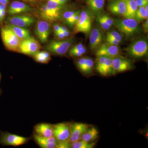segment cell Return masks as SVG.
<instances>
[{"label": "cell", "instance_id": "obj_38", "mask_svg": "<svg viewBox=\"0 0 148 148\" xmlns=\"http://www.w3.org/2000/svg\"><path fill=\"white\" fill-rule=\"evenodd\" d=\"M86 49L84 47L81 50L69 54L71 56H73V57H79V56H82L83 55L85 54L86 52Z\"/></svg>", "mask_w": 148, "mask_h": 148}, {"label": "cell", "instance_id": "obj_26", "mask_svg": "<svg viewBox=\"0 0 148 148\" xmlns=\"http://www.w3.org/2000/svg\"><path fill=\"white\" fill-rule=\"evenodd\" d=\"M95 145V143H88L80 140L72 143L71 148H92Z\"/></svg>", "mask_w": 148, "mask_h": 148}, {"label": "cell", "instance_id": "obj_22", "mask_svg": "<svg viewBox=\"0 0 148 148\" xmlns=\"http://www.w3.org/2000/svg\"><path fill=\"white\" fill-rule=\"evenodd\" d=\"M125 1L127 10L124 17L125 18H135V14L138 8L135 0H125Z\"/></svg>", "mask_w": 148, "mask_h": 148}, {"label": "cell", "instance_id": "obj_28", "mask_svg": "<svg viewBox=\"0 0 148 148\" xmlns=\"http://www.w3.org/2000/svg\"><path fill=\"white\" fill-rule=\"evenodd\" d=\"M40 14L42 18L46 21H53L46 5H43L41 7L40 9Z\"/></svg>", "mask_w": 148, "mask_h": 148}, {"label": "cell", "instance_id": "obj_44", "mask_svg": "<svg viewBox=\"0 0 148 148\" xmlns=\"http://www.w3.org/2000/svg\"><path fill=\"white\" fill-rule=\"evenodd\" d=\"M143 27L144 28V31L146 33H147L148 31V20L146 19V21L143 24Z\"/></svg>", "mask_w": 148, "mask_h": 148}, {"label": "cell", "instance_id": "obj_37", "mask_svg": "<svg viewBox=\"0 0 148 148\" xmlns=\"http://www.w3.org/2000/svg\"><path fill=\"white\" fill-rule=\"evenodd\" d=\"M84 47V46L82 43L79 44L77 45L74 46L69 50V53L71 54V53H73V52L79 51L81 50Z\"/></svg>", "mask_w": 148, "mask_h": 148}, {"label": "cell", "instance_id": "obj_24", "mask_svg": "<svg viewBox=\"0 0 148 148\" xmlns=\"http://www.w3.org/2000/svg\"><path fill=\"white\" fill-rule=\"evenodd\" d=\"M33 56L35 61L41 64H48L51 59L50 53L46 51H39Z\"/></svg>", "mask_w": 148, "mask_h": 148}, {"label": "cell", "instance_id": "obj_17", "mask_svg": "<svg viewBox=\"0 0 148 148\" xmlns=\"http://www.w3.org/2000/svg\"><path fill=\"white\" fill-rule=\"evenodd\" d=\"M36 134L41 137L49 138L53 136V125L47 123H41L34 126Z\"/></svg>", "mask_w": 148, "mask_h": 148}, {"label": "cell", "instance_id": "obj_32", "mask_svg": "<svg viewBox=\"0 0 148 148\" xmlns=\"http://www.w3.org/2000/svg\"><path fill=\"white\" fill-rule=\"evenodd\" d=\"M80 13V11L79 10L76 11L73 16H72L71 19L67 22V24L71 27H73L75 25L79 18Z\"/></svg>", "mask_w": 148, "mask_h": 148}, {"label": "cell", "instance_id": "obj_14", "mask_svg": "<svg viewBox=\"0 0 148 148\" xmlns=\"http://www.w3.org/2000/svg\"><path fill=\"white\" fill-rule=\"evenodd\" d=\"M108 9L115 15L124 16L127 10L125 0H114L109 4Z\"/></svg>", "mask_w": 148, "mask_h": 148}, {"label": "cell", "instance_id": "obj_6", "mask_svg": "<svg viewBox=\"0 0 148 148\" xmlns=\"http://www.w3.org/2000/svg\"><path fill=\"white\" fill-rule=\"evenodd\" d=\"M72 44V40H52L47 46L46 49L56 55H63L68 51Z\"/></svg>", "mask_w": 148, "mask_h": 148}, {"label": "cell", "instance_id": "obj_36", "mask_svg": "<svg viewBox=\"0 0 148 148\" xmlns=\"http://www.w3.org/2000/svg\"><path fill=\"white\" fill-rule=\"evenodd\" d=\"M87 58L86 57L79 58L77 62V66L78 68L81 71H82L85 65L86 64Z\"/></svg>", "mask_w": 148, "mask_h": 148}, {"label": "cell", "instance_id": "obj_19", "mask_svg": "<svg viewBox=\"0 0 148 148\" xmlns=\"http://www.w3.org/2000/svg\"><path fill=\"white\" fill-rule=\"evenodd\" d=\"M47 6L53 21L57 20L60 17L62 5L51 0H48Z\"/></svg>", "mask_w": 148, "mask_h": 148}, {"label": "cell", "instance_id": "obj_25", "mask_svg": "<svg viewBox=\"0 0 148 148\" xmlns=\"http://www.w3.org/2000/svg\"><path fill=\"white\" fill-rule=\"evenodd\" d=\"M100 74L103 76H108L111 74H114L112 64V58L107 57L106 62Z\"/></svg>", "mask_w": 148, "mask_h": 148}, {"label": "cell", "instance_id": "obj_11", "mask_svg": "<svg viewBox=\"0 0 148 148\" xmlns=\"http://www.w3.org/2000/svg\"><path fill=\"white\" fill-rule=\"evenodd\" d=\"M50 32V27L47 21H38L35 29V34L42 42H47L48 40Z\"/></svg>", "mask_w": 148, "mask_h": 148}, {"label": "cell", "instance_id": "obj_15", "mask_svg": "<svg viewBox=\"0 0 148 148\" xmlns=\"http://www.w3.org/2000/svg\"><path fill=\"white\" fill-rule=\"evenodd\" d=\"M103 33L98 28L93 29L91 31L89 37L90 48L92 50L97 49L103 42Z\"/></svg>", "mask_w": 148, "mask_h": 148}, {"label": "cell", "instance_id": "obj_2", "mask_svg": "<svg viewBox=\"0 0 148 148\" xmlns=\"http://www.w3.org/2000/svg\"><path fill=\"white\" fill-rule=\"evenodd\" d=\"M1 36L4 44L9 50L18 52L21 40L11 29L6 27L1 30Z\"/></svg>", "mask_w": 148, "mask_h": 148}, {"label": "cell", "instance_id": "obj_16", "mask_svg": "<svg viewBox=\"0 0 148 148\" xmlns=\"http://www.w3.org/2000/svg\"><path fill=\"white\" fill-rule=\"evenodd\" d=\"M34 138L37 144L42 148H56L57 140L53 136L49 138L41 137L36 134H34Z\"/></svg>", "mask_w": 148, "mask_h": 148}, {"label": "cell", "instance_id": "obj_5", "mask_svg": "<svg viewBox=\"0 0 148 148\" xmlns=\"http://www.w3.org/2000/svg\"><path fill=\"white\" fill-rule=\"evenodd\" d=\"M41 47L34 38L29 37L21 41L18 52L27 55H34L39 51Z\"/></svg>", "mask_w": 148, "mask_h": 148}, {"label": "cell", "instance_id": "obj_7", "mask_svg": "<svg viewBox=\"0 0 148 148\" xmlns=\"http://www.w3.org/2000/svg\"><path fill=\"white\" fill-rule=\"evenodd\" d=\"M28 138L19 135L4 133L0 137V143L4 145L17 146L22 145L28 141Z\"/></svg>", "mask_w": 148, "mask_h": 148}, {"label": "cell", "instance_id": "obj_1", "mask_svg": "<svg viewBox=\"0 0 148 148\" xmlns=\"http://www.w3.org/2000/svg\"><path fill=\"white\" fill-rule=\"evenodd\" d=\"M114 24L126 38H130L134 36L139 30L138 21L135 18L116 19L114 21Z\"/></svg>", "mask_w": 148, "mask_h": 148}, {"label": "cell", "instance_id": "obj_23", "mask_svg": "<svg viewBox=\"0 0 148 148\" xmlns=\"http://www.w3.org/2000/svg\"><path fill=\"white\" fill-rule=\"evenodd\" d=\"M6 27L11 29L12 31L16 35V36L19 38L21 41L31 37L29 30L24 28L12 25H7Z\"/></svg>", "mask_w": 148, "mask_h": 148}, {"label": "cell", "instance_id": "obj_34", "mask_svg": "<svg viewBox=\"0 0 148 148\" xmlns=\"http://www.w3.org/2000/svg\"><path fill=\"white\" fill-rule=\"evenodd\" d=\"M97 21H98L101 28L104 30H108L111 28V27L107 24L104 18L102 17V15H99L97 18Z\"/></svg>", "mask_w": 148, "mask_h": 148}, {"label": "cell", "instance_id": "obj_48", "mask_svg": "<svg viewBox=\"0 0 148 148\" xmlns=\"http://www.w3.org/2000/svg\"><path fill=\"white\" fill-rule=\"evenodd\" d=\"M9 0H0V4L6 5L8 3Z\"/></svg>", "mask_w": 148, "mask_h": 148}, {"label": "cell", "instance_id": "obj_18", "mask_svg": "<svg viewBox=\"0 0 148 148\" xmlns=\"http://www.w3.org/2000/svg\"><path fill=\"white\" fill-rule=\"evenodd\" d=\"M31 10V7L28 5L21 2H12L9 7L8 13L10 15L18 14Z\"/></svg>", "mask_w": 148, "mask_h": 148}, {"label": "cell", "instance_id": "obj_31", "mask_svg": "<svg viewBox=\"0 0 148 148\" xmlns=\"http://www.w3.org/2000/svg\"><path fill=\"white\" fill-rule=\"evenodd\" d=\"M106 58L107 56H97V59L96 60V69L99 73L103 69L104 64L106 62Z\"/></svg>", "mask_w": 148, "mask_h": 148}, {"label": "cell", "instance_id": "obj_43", "mask_svg": "<svg viewBox=\"0 0 148 148\" xmlns=\"http://www.w3.org/2000/svg\"><path fill=\"white\" fill-rule=\"evenodd\" d=\"M6 10H3L0 11V23L2 22L5 17Z\"/></svg>", "mask_w": 148, "mask_h": 148}, {"label": "cell", "instance_id": "obj_50", "mask_svg": "<svg viewBox=\"0 0 148 148\" xmlns=\"http://www.w3.org/2000/svg\"><path fill=\"white\" fill-rule=\"evenodd\" d=\"M24 1H26L34 2L36 1V0H24Z\"/></svg>", "mask_w": 148, "mask_h": 148}, {"label": "cell", "instance_id": "obj_40", "mask_svg": "<svg viewBox=\"0 0 148 148\" xmlns=\"http://www.w3.org/2000/svg\"><path fill=\"white\" fill-rule=\"evenodd\" d=\"M135 1L138 8L145 6L148 4V1H146V0H135Z\"/></svg>", "mask_w": 148, "mask_h": 148}, {"label": "cell", "instance_id": "obj_42", "mask_svg": "<svg viewBox=\"0 0 148 148\" xmlns=\"http://www.w3.org/2000/svg\"><path fill=\"white\" fill-rule=\"evenodd\" d=\"M56 36L57 37V38L59 40H62L64 39L65 38L64 36L63 32L60 31V32H57V33L55 34Z\"/></svg>", "mask_w": 148, "mask_h": 148}, {"label": "cell", "instance_id": "obj_49", "mask_svg": "<svg viewBox=\"0 0 148 148\" xmlns=\"http://www.w3.org/2000/svg\"><path fill=\"white\" fill-rule=\"evenodd\" d=\"M68 30L67 27H65V26H61V32H64V31H66Z\"/></svg>", "mask_w": 148, "mask_h": 148}, {"label": "cell", "instance_id": "obj_10", "mask_svg": "<svg viewBox=\"0 0 148 148\" xmlns=\"http://www.w3.org/2000/svg\"><path fill=\"white\" fill-rule=\"evenodd\" d=\"M120 49L118 46L113 45L106 42L102 44L97 49L96 56L114 58L120 55Z\"/></svg>", "mask_w": 148, "mask_h": 148}, {"label": "cell", "instance_id": "obj_4", "mask_svg": "<svg viewBox=\"0 0 148 148\" xmlns=\"http://www.w3.org/2000/svg\"><path fill=\"white\" fill-rule=\"evenodd\" d=\"M92 17L90 12L87 10H84L80 13L78 20L75 24L74 32L75 34L83 33L88 34L92 27Z\"/></svg>", "mask_w": 148, "mask_h": 148}, {"label": "cell", "instance_id": "obj_20", "mask_svg": "<svg viewBox=\"0 0 148 148\" xmlns=\"http://www.w3.org/2000/svg\"><path fill=\"white\" fill-rule=\"evenodd\" d=\"M105 0H86V3L93 14L101 13L103 10Z\"/></svg>", "mask_w": 148, "mask_h": 148}, {"label": "cell", "instance_id": "obj_8", "mask_svg": "<svg viewBox=\"0 0 148 148\" xmlns=\"http://www.w3.org/2000/svg\"><path fill=\"white\" fill-rule=\"evenodd\" d=\"M35 21V18L26 15H16L9 17L6 20L7 25L25 28L31 26Z\"/></svg>", "mask_w": 148, "mask_h": 148}, {"label": "cell", "instance_id": "obj_13", "mask_svg": "<svg viewBox=\"0 0 148 148\" xmlns=\"http://www.w3.org/2000/svg\"><path fill=\"white\" fill-rule=\"evenodd\" d=\"M89 128L86 123H76L71 125L69 140L71 143L80 140L82 135Z\"/></svg>", "mask_w": 148, "mask_h": 148}, {"label": "cell", "instance_id": "obj_46", "mask_svg": "<svg viewBox=\"0 0 148 148\" xmlns=\"http://www.w3.org/2000/svg\"><path fill=\"white\" fill-rule=\"evenodd\" d=\"M51 1H55L61 5H63L68 1V0H51Z\"/></svg>", "mask_w": 148, "mask_h": 148}, {"label": "cell", "instance_id": "obj_3", "mask_svg": "<svg viewBox=\"0 0 148 148\" xmlns=\"http://www.w3.org/2000/svg\"><path fill=\"white\" fill-rule=\"evenodd\" d=\"M127 53L135 58H141L147 55L148 45L147 40L144 38L136 40L126 49Z\"/></svg>", "mask_w": 148, "mask_h": 148}, {"label": "cell", "instance_id": "obj_52", "mask_svg": "<svg viewBox=\"0 0 148 148\" xmlns=\"http://www.w3.org/2000/svg\"><path fill=\"white\" fill-rule=\"evenodd\" d=\"M146 1H148V0H146Z\"/></svg>", "mask_w": 148, "mask_h": 148}, {"label": "cell", "instance_id": "obj_35", "mask_svg": "<svg viewBox=\"0 0 148 148\" xmlns=\"http://www.w3.org/2000/svg\"><path fill=\"white\" fill-rule=\"evenodd\" d=\"M75 12L73 11H68L63 14V18L66 23H67V22L71 19L72 16H73Z\"/></svg>", "mask_w": 148, "mask_h": 148}, {"label": "cell", "instance_id": "obj_12", "mask_svg": "<svg viewBox=\"0 0 148 148\" xmlns=\"http://www.w3.org/2000/svg\"><path fill=\"white\" fill-rule=\"evenodd\" d=\"M112 64L114 74L126 71L132 67L131 62L129 60L120 55L112 58Z\"/></svg>", "mask_w": 148, "mask_h": 148}, {"label": "cell", "instance_id": "obj_47", "mask_svg": "<svg viewBox=\"0 0 148 148\" xmlns=\"http://www.w3.org/2000/svg\"><path fill=\"white\" fill-rule=\"evenodd\" d=\"M63 33L65 37H69V35L70 34V32H69V30H67V31L63 32Z\"/></svg>", "mask_w": 148, "mask_h": 148}, {"label": "cell", "instance_id": "obj_30", "mask_svg": "<svg viewBox=\"0 0 148 148\" xmlns=\"http://www.w3.org/2000/svg\"><path fill=\"white\" fill-rule=\"evenodd\" d=\"M106 38L112 39L121 42L122 40V36L119 32L113 31L108 32Z\"/></svg>", "mask_w": 148, "mask_h": 148}, {"label": "cell", "instance_id": "obj_33", "mask_svg": "<svg viewBox=\"0 0 148 148\" xmlns=\"http://www.w3.org/2000/svg\"><path fill=\"white\" fill-rule=\"evenodd\" d=\"M72 143L69 140L57 141L56 143L57 148H71Z\"/></svg>", "mask_w": 148, "mask_h": 148}, {"label": "cell", "instance_id": "obj_39", "mask_svg": "<svg viewBox=\"0 0 148 148\" xmlns=\"http://www.w3.org/2000/svg\"><path fill=\"white\" fill-rule=\"evenodd\" d=\"M102 16L106 23H107V24H108L109 26H110V27L112 26L113 24H114V21L112 18L110 17V16L106 15V14H103V15H102Z\"/></svg>", "mask_w": 148, "mask_h": 148}, {"label": "cell", "instance_id": "obj_9", "mask_svg": "<svg viewBox=\"0 0 148 148\" xmlns=\"http://www.w3.org/2000/svg\"><path fill=\"white\" fill-rule=\"evenodd\" d=\"M71 132V125L65 123L53 125V136L57 141L69 140Z\"/></svg>", "mask_w": 148, "mask_h": 148}, {"label": "cell", "instance_id": "obj_41", "mask_svg": "<svg viewBox=\"0 0 148 148\" xmlns=\"http://www.w3.org/2000/svg\"><path fill=\"white\" fill-rule=\"evenodd\" d=\"M106 42L110 44L113 45L118 46L120 42L117 41L112 39L106 38Z\"/></svg>", "mask_w": 148, "mask_h": 148}, {"label": "cell", "instance_id": "obj_29", "mask_svg": "<svg viewBox=\"0 0 148 148\" xmlns=\"http://www.w3.org/2000/svg\"><path fill=\"white\" fill-rule=\"evenodd\" d=\"M94 61L90 58H87L86 64L84 67L82 71L85 74L90 73L92 72L93 69Z\"/></svg>", "mask_w": 148, "mask_h": 148}, {"label": "cell", "instance_id": "obj_21", "mask_svg": "<svg viewBox=\"0 0 148 148\" xmlns=\"http://www.w3.org/2000/svg\"><path fill=\"white\" fill-rule=\"evenodd\" d=\"M99 132L94 127L88 128L87 130L82 135L80 140L86 142L91 143L98 138Z\"/></svg>", "mask_w": 148, "mask_h": 148}, {"label": "cell", "instance_id": "obj_51", "mask_svg": "<svg viewBox=\"0 0 148 148\" xmlns=\"http://www.w3.org/2000/svg\"><path fill=\"white\" fill-rule=\"evenodd\" d=\"M1 75H0V80H1Z\"/></svg>", "mask_w": 148, "mask_h": 148}, {"label": "cell", "instance_id": "obj_27", "mask_svg": "<svg viewBox=\"0 0 148 148\" xmlns=\"http://www.w3.org/2000/svg\"><path fill=\"white\" fill-rule=\"evenodd\" d=\"M148 11L146 10L145 6L138 8L135 14V18L138 21L148 19Z\"/></svg>", "mask_w": 148, "mask_h": 148}, {"label": "cell", "instance_id": "obj_45", "mask_svg": "<svg viewBox=\"0 0 148 148\" xmlns=\"http://www.w3.org/2000/svg\"><path fill=\"white\" fill-rule=\"evenodd\" d=\"M53 31L55 34L60 32L61 31V26L58 25V24H55L53 26Z\"/></svg>", "mask_w": 148, "mask_h": 148}]
</instances>
